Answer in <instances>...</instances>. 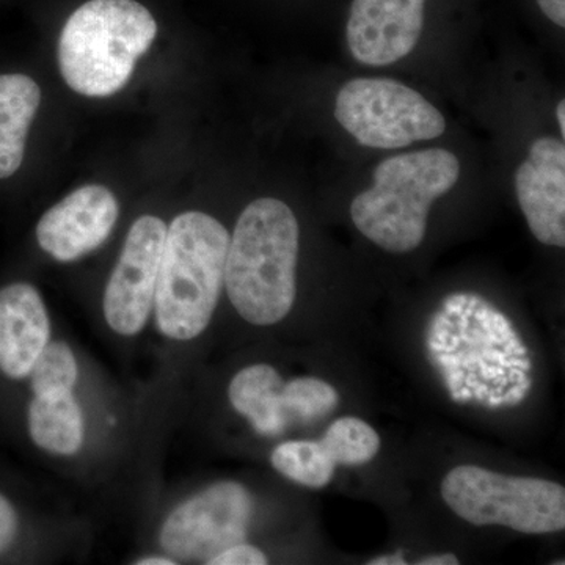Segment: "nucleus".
<instances>
[{
  "label": "nucleus",
  "mask_w": 565,
  "mask_h": 565,
  "mask_svg": "<svg viewBox=\"0 0 565 565\" xmlns=\"http://www.w3.org/2000/svg\"><path fill=\"white\" fill-rule=\"evenodd\" d=\"M156 36L158 22L137 0H88L63 25V79L79 95L109 98L131 81Z\"/></svg>",
  "instance_id": "3"
},
{
  "label": "nucleus",
  "mask_w": 565,
  "mask_h": 565,
  "mask_svg": "<svg viewBox=\"0 0 565 565\" xmlns=\"http://www.w3.org/2000/svg\"><path fill=\"white\" fill-rule=\"evenodd\" d=\"M33 444L50 455L70 457L85 440L84 414L74 392L33 394L28 407Z\"/></svg>",
  "instance_id": "15"
},
{
  "label": "nucleus",
  "mask_w": 565,
  "mask_h": 565,
  "mask_svg": "<svg viewBox=\"0 0 565 565\" xmlns=\"http://www.w3.org/2000/svg\"><path fill=\"white\" fill-rule=\"evenodd\" d=\"M269 563L258 546L241 544L228 546L206 561L207 565H266Z\"/></svg>",
  "instance_id": "20"
},
{
  "label": "nucleus",
  "mask_w": 565,
  "mask_h": 565,
  "mask_svg": "<svg viewBox=\"0 0 565 565\" xmlns=\"http://www.w3.org/2000/svg\"><path fill=\"white\" fill-rule=\"evenodd\" d=\"M166 236V222L156 215H141L126 234L120 258L104 289V318L111 332L129 338L147 327Z\"/></svg>",
  "instance_id": "8"
},
{
  "label": "nucleus",
  "mask_w": 565,
  "mask_h": 565,
  "mask_svg": "<svg viewBox=\"0 0 565 565\" xmlns=\"http://www.w3.org/2000/svg\"><path fill=\"white\" fill-rule=\"evenodd\" d=\"M468 302V294H452L444 302V311L449 318H457L463 313L465 305Z\"/></svg>",
  "instance_id": "23"
},
{
  "label": "nucleus",
  "mask_w": 565,
  "mask_h": 565,
  "mask_svg": "<svg viewBox=\"0 0 565 565\" xmlns=\"http://www.w3.org/2000/svg\"><path fill=\"white\" fill-rule=\"evenodd\" d=\"M426 0H353L348 44L355 61L392 65L411 54L422 36Z\"/></svg>",
  "instance_id": "10"
},
{
  "label": "nucleus",
  "mask_w": 565,
  "mask_h": 565,
  "mask_svg": "<svg viewBox=\"0 0 565 565\" xmlns=\"http://www.w3.org/2000/svg\"><path fill=\"white\" fill-rule=\"evenodd\" d=\"M459 174V159L441 148L385 159L374 170L373 188L353 199V225L386 252H414L426 236L430 206Z\"/></svg>",
  "instance_id": "4"
},
{
  "label": "nucleus",
  "mask_w": 565,
  "mask_h": 565,
  "mask_svg": "<svg viewBox=\"0 0 565 565\" xmlns=\"http://www.w3.org/2000/svg\"><path fill=\"white\" fill-rule=\"evenodd\" d=\"M282 404L291 423H313L334 411L337 390L316 377H299L282 385Z\"/></svg>",
  "instance_id": "18"
},
{
  "label": "nucleus",
  "mask_w": 565,
  "mask_h": 565,
  "mask_svg": "<svg viewBox=\"0 0 565 565\" xmlns=\"http://www.w3.org/2000/svg\"><path fill=\"white\" fill-rule=\"evenodd\" d=\"M526 394L520 386L514 385L508 393L503 394V405L522 404V401H525Z\"/></svg>",
  "instance_id": "26"
},
{
  "label": "nucleus",
  "mask_w": 565,
  "mask_h": 565,
  "mask_svg": "<svg viewBox=\"0 0 565 565\" xmlns=\"http://www.w3.org/2000/svg\"><path fill=\"white\" fill-rule=\"evenodd\" d=\"M299 222L288 204L259 199L241 214L230 237L225 288L244 321L278 323L296 300Z\"/></svg>",
  "instance_id": "1"
},
{
  "label": "nucleus",
  "mask_w": 565,
  "mask_h": 565,
  "mask_svg": "<svg viewBox=\"0 0 565 565\" xmlns=\"http://www.w3.org/2000/svg\"><path fill=\"white\" fill-rule=\"evenodd\" d=\"M18 530H20V516L17 508L6 494L0 493V555H3L17 541Z\"/></svg>",
  "instance_id": "21"
},
{
  "label": "nucleus",
  "mask_w": 565,
  "mask_h": 565,
  "mask_svg": "<svg viewBox=\"0 0 565 565\" xmlns=\"http://www.w3.org/2000/svg\"><path fill=\"white\" fill-rule=\"evenodd\" d=\"M137 565H177L178 561L174 557L169 555H151L139 557V561H136Z\"/></svg>",
  "instance_id": "25"
},
{
  "label": "nucleus",
  "mask_w": 565,
  "mask_h": 565,
  "mask_svg": "<svg viewBox=\"0 0 565 565\" xmlns=\"http://www.w3.org/2000/svg\"><path fill=\"white\" fill-rule=\"evenodd\" d=\"M508 367H519V370L525 371V373H530L533 370V363L527 356H509Z\"/></svg>",
  "instance_id": "28"
},
{
  "label": "nucleus",
  "mask_w": 565,
  "mask_h": 565,
  "mask_svg": "<svg viewBox=\"0 0 565 565\" xmlns=\"http://www.w3.org/2000/svg\"><path fill=\"white\" fill-rule=\"evenodd\" d=\"M418 565H457L459 559L455 555H435L419 559Z\"/></svg>",
  "instance_id": "24"
},
{
  "label": "nucleus",
  "mask_w": 565,
  "mask_h": 565,
  "mask_svg": "<svg viewBox=\"0 0 565 565\" xmlns=\"http://www.w3.org/2000/svg\"><path fill=\"white\" fill-rule=\"evenodd\" d=\"M407 561L404 559L403 553H396V555H386L381 557H375V559L370 561L367 565H405Z\"/></svg>",
  "instance_id": "27"
},
{
  "label": "nucleus",
  "mask_w": 565,
  "mask_h": 565,
  "mask_svg": "<svg viewBox=\"0 0 565 565\" xmlns=\"http://www.w3.org/2000/svg\"><path fill=\"white\" fill-rule=\"evenodd\" d=\"M118 215L120 204L110 189L82 185L41 215L36 241L55 262H77L109 239Z\"/></svg>",
  "instance_id": "9"
},
{
  "label": "nucleus",
  "mask_w": 565,
  "mask_h": 565,
  "mask_svg": "<svg viewBox=\"0 0 565 565\" xmlns=\"http://www.w3.org/2000/svg\"><path fill=\"white\" fill-rule=\"evenodd\" d=\"M334 465L356 467L371 462L381 449V437L360 418L345 416L330 424L321 440Z\"/></svg>",
  "instance_id": "17"
},
{
  "label": "nucleus",
  "mask_w": 565,
  "mask_h": 565,
  "mask_svg": "<svg viewBox=\"0 0 565 565\" xmlns=\"http://www.w3.org/2000/svg\"><path fill=\"white\" fill-rule=\"evenodd\" d=\"M79 377L76 355L63 341H54L44 348L33 364L29 381L33 394L74 392Z\"/></svg>",
  "instance_id": "19"
},
{
  "label": "nucleus",
  "mask_w": 565,
  "mask_h": 565,
  "mask_svg": "<svg viewBox=\"0 0 565 565\" xmlns=\"http://www.w3.org/2000/svg\"><path fill=\"white\" fill-rule=\"evenodd\" d=\"M334 118L367 148L396 150L445 132L441 111L414 88L392 79H353L341 88Z\"/></svg>",
  "instance_id": "6"
},
{
  "label": "nucleus",
  "mask_w": 565,
  "mask_h": 565,
  "mask_svg": "<svg viewBox=\"0 0 565 565\" xmlns=\"http://www.w3.org/2000/svg\"><path fill=\"white\" fill-rule=\"evenodd\" d=\"M40 104L41 90L32 77L0 74V180H9L21 169Z\"/></svg>",
  "instance_id": "13"
},
{
  "label": "nucleus",
  "mask_w": 565,
  "mask_h": 565,
  "mask_svg": "<svg viewBox=\"0 0 565 565\" xmlns=\"http://www.w3.org/2000/svg\"><path fill=\"white\" fill-rule=\"evenodd\" d=\"M515 191L531 233L539 243L565 245V145L542 137L515 174Z\"/></svg>",
  "instance_id": "11"
},
{
  "label": "nucleus",
  "mask_w": 565,
  "mask_h": 565,
  "mask_svg": "<svg viewBox=\"0 0 565 565\" xmlns=\"http://www.w3.org/2000/svg\"><path fill=\"white\" fill-rule=\"evenodd\" d=\"M282 385L281 375L270 364H252L234 375L228 399L256 434L277 437L291 424L282 404Z\"/></svg>",
  "instance_id": "14"
},
{
  "label": "nucleus",
  "mask_w": 565,
  "mask_h": 565,
  "mask_svg": "<svg viewBox=\"0 0 565 565\" xmlns=\"http://www.w3.org/2000/svg\"><path fill=\"white\" fill-rule=\"evenodd\" d=\"M556 118L559 122L561 136H565V103L561 102L556 107Z\"/></svg>",
  "instance_id": "29"
},
{
  "label": "nucleus",
  "mask_w": 565,
  "mask_h": 565,
  "mask_svg": "<svg viewBox=\"0 0 565 565\" xmlns=\"http://www.w3.org/2000/svg\"><path fill=\"white\" fill-rule=\"evenodd\" d=\"M445 503L475 526L501 525L525 534L565 530V489L537 478H515L462 465L441 482Z\"/></svg>",
  "instance_id": "5"
},
{
  "label": "nucleus",
  "mask_w": 565,
  "mask_h": 565,
  "mask_svg": "<svg viewBox=\"0 0 565 565\" xmlns=\"http://www.w3.org/2000/svg\"><path fill=\"white\" fill-rule=\"evenodd\" d=\"M252 514L253 500L244 486L217 482L174 508L159 539L167 555L174 559L207 561L244 542Z\"/></svg>",
  "instance_id": "7"
},
{
  "label": "nucleus",
  "mask_w": 565,
  "mask_h": 565,
  "mask_svg": "<svg viewBox=\"0 0 565 565\" xmlns=\"http://www.w3.org/2000/svg\"><path fill=\"white\" fill-rule=\"evenodd\" d=\"M270 463L289 481L310 489L329 486L337 467L321 441L311 440L285 441L278 445L270 455Z\"/></svg>",
  "instance_id": "16"
},
{
  "label": "nucleus",
  "mask_w": 565,
  "mask_h": 565,
  "mask_svg": "<svg viewBox=\"0 0 565 565\" xmlns=\"http://www.w3.org/2000/svg\"><path fill=\"white\" fill-rule=\"evenodd\" d=\"M50 343V313L39 289L25 281L0 288V374L28 379Z\"/></svg>",
  "instance_id": "12"
},
{
  "label": "nucleus",
  "mask_w": 565,
  "mask_h": 565,
  "mask_svg": "<svg viewBox=\"0 0 565 565\" xmlns=\"http://www.w3.org/2000/svg\"><path fill=\"white\" fill-rule=\"evenodd\" d=\"M487 393H489V386L486 384H478L476 388H473V399L479 401V403L484 404Z\"/></svg>",
  "instance_id": "30"
},
{
  "label": "nucleus",
  "mask_w": 565,
  "mask_h": 565,
  "mask_svg": "<svg viewBox=\"0 0 565 565\" xmlns=\"http://www.w3.org/2000/svg\"><path fill=\"white\" fill-rule=\"evenodd\" d=\"M539 7L544 11L548 20L559 28L565 25V0H537Z\"/></svg>",
  "instance_id": "22"
},
{
  "label": "nucleus",
  "mask_w": 565,
  "mask_h": 565,
  "mask_svg": "<svg viewBox=\"0 0 565 565\" xmlns=\"http://www.w3.org/2000/svg\"><path fill=\"white\" fill-rule=\"evenodd\" d=\"M228 245V230L204 212H182L170 223L152 305L167 340L188 343L210 327L225 286Z\"/></svg>",
  "instance_id": "2"
}]
</instances>
